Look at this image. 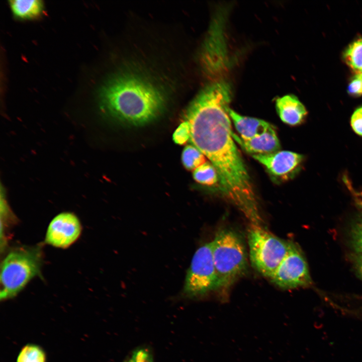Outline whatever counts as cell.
I'll return each mask as SVG.
<instances>
[{
	"mask_svg": "<svg viewBox=\"0 0 362 362\" xmlns=\"http://www.w3.org/2000/svg\"><path fill=\"white\" fill-rule=\"evenodd\" d=\"M81 231L80 221L74 214L62 213L55 216L50 223L45 242L53 246L65 248L78 239Z\"/></svg>",
	"mask_w": 362,
	"mask_h": 362,
	"instance_id": "cell-8",
	"label": "cell"
},
{
	"mask_svg": "<svg viewBox=\"0 0 362 362\" xmlns=\"http://www.w3.org/2000/svg\"><path fill=\"white\" fill-rule=\"evenodd\" d=\"M126 362H153L148 349L140 348L134 350Z\"/></svg>",
	"mask_w": 362,
	"mask_h": 362,
	"instance_id": "cell-20",
	"label": "cell"
},
{
	"mask_svg": "<svg viewBox=\"0 0 362 362\" xmlns=\"http://www.w3.org/2000/svg\"><path fill=\"white\" fill-rule=\"evenodd\" d=\"M10 5L14 15L21 19L35 18L42 13L43 5L41 1H11Z\"/></svg>",
	"mask_w": 362,
	"mask_h": 362,
	"instance_id": "cell-13",
	"label": "cell"
},
{
	"mask_svg": "<svg viewBox=\"0 0 362 362\" xmlns=\"http://www.w3.org/2000/svg\"><path fill=\"white\" fill-rule=\"evenodd\" d=\"M229 115L241 138L243 140L259 136L273 126L263 120L240 115L231 109L229 110Z\"/></svg>",
	"mask_w": 362,
	"mask_h": 362,
	"instance_id": "cell-12",
	"label": "cell"
},
{
	"mask_svg": "<svg viewBox=\"0 0 362 362\" xmlns=\"http://www.w3.org/2000/svg\"><path fill=\"white\" fill-rule=\"evenodd\" d=\"M269 279L279 287L284 289L306 287L311 284L308 264L296 245L292 243L289 251Z\"/></svg>",
	"mask_w": 362,
	"mask_h": 362,
	"instance_id": "cell-7",
	"label": "cell"
},
{
	"mask_svg": "<svg viewBox=\"0 0 362 362\" xmlns=\"http://www.w3.org/2000/svg\"><path fill=\"white\" fill-rule=\"evenodd\" d=\"M359 73V74L360 75V76H361V77H362V72H360V73Z\"/></svg>",
	"mask_w": 362,
	"mask_h": 362,
	"instance_id": "cell-24",
	"label": "cell"
},
{
	"mask_svg": "<svg viewBox=\"0 0 362 362\" xmlns=\"http://www.w3.org/2000/svg\"><path fill=\"white\" fill-rule=\"evenodd\" d=\"M42 251L40 246H22L11 250L1 265V300L15 297L40 273Z\"/></svg>",
	"mask_w": 362,
	"mask_h": 362,
	"instance_id": "cell-4",
	"label": "cell"
},
{
	"mask_svg": "<svg viewBox=\"0 0 362 362\" xmlns=\"http://www.w3.org/2000/svg\"><path fill=\"white\" fill-rule=\"evenodd\" d=\"M126 362V361H125Z\"/></svg>",
	"mask_w": 362,
	"mask_h": 362,
	"instance_id": "cell-25",
	"label": "cell"
},
{
	"mask_svg": "<svg viewBox=\"0 0 362 362\" xmlns=\"http://www.w3.org/2000/svg\"><path fill=\"white\" fill-rule=\"evenodd\" d=\"M350 124L354 132L362 136V107L357 108L353 113Z\"/></svg>",
	"mask_w": 362,
	"mask_h": 362,
	"instance_id": "cell-21",
	"label": "cell"
},
{
	"mask_svg": "<svg viewBox=\"0 0 362 362\" xmlns=\"http://www.w3.org/2000/svg\"><path fill=\"white\" fill-rule=\"evenodd\" d=\"M101 108L107 115L133 125L145 124L160 113L164 105L161 91L133 74L115 76L100 92Z\"/></svg>",
	"mask_w": 362,
	"mask_h": 362,
	"instance_id": "cell-2",
	"label": "cell"
},
{
	"mask_svg": "<svg viewBox=\"0 0 362 362\" xmlns=\"http://www.w3.org/2000/svg\"><path fill=\"white\" fill-rule=\"evenodd\" d=\"M347 90L350 95L354 96H359L362 95V77L359 73L351 79Z\"/></svg>",
	"mask_w": 362,
	"mask_h": 362,
	"instance_id": "cell-22",
	"label": "cell"
},
{
	"mask_svg": "<svg viewBox=\"0 0 362 362\" xmlns=\"http://www.w3.org/2000/svg\"><path fill=\"white\" fill-rule=\"evenodd\" d=\"M205 155L193 145H188L184 149L182 159L188 169H195L206 162Z\"/></svg>",
	"mask_w": 362,
	"mask_h": 362,
	"instance_id": "cell-17",
	"label": "cell"
},
{
	"mask_svg": "<svg viewBox=\"0 0 362 362\" xmlns=\"http://www.w3.org/2000/svg\"><path fill=\"white\" fill-rule=\"evenodd\" d=\"M362 205V203H361ZM352 245L357 253H362V216L354 223L351 229Z\"/></svg>",
	"mask_w": 362,
	"mask_h": 362,
	"instance_id": "cell-18",
	"label": "cell"
},
{
	"mask_svg": "<svg viewBox=\"0 0 362 362\" xmlns=\"http://www.w3.org/2000/svg\"><path fill=\"white\" fill-rule=\"evenodd\" d=\"M276 108L281 120L291 126L301 124L307 114L305 107L296 96L291 94L277 99Z\"/></svg>",
	"mask_w": 362,
	"mask_h": 362,
	"instance_id": "cell-11",
	"label": "cell"
},
{
	"mask_svg": "<svg viewBox=\"0 0 362 362\" xmlns=\"http://www.w3.org/2000/svg\"><path fill=\"white\" fill-rule=\"evenodd\" d=\"M193 176L197 182L208 186L213 185L219 180L215 167L211 162H208L195 169Z\"/></svg>",
	"mask_w": 362,
	"mask_h": 362,
	"instance_id": "cell-16",
	"label": "cell"
},
{
	"mask_svg": "<svg viewBox=\"0 0 362 362\" xmlns=\"http://www.w3.org/2000/svg\"><path fill=\"white\" fill-rule=\"evenodd\" d=\"M190 126L187 122L184 121L174 131L173 139L176 143L182 145L190 140Z\"/></svg>",
	"mask_w": 362,
	"mask_h": 362,
	"instance_id": "cell-19",
	"label": "cell"
},
{
	"mask_svg": "<svg viewBox=\"0 0 362 362\" xmlns=\"http://www.w3.org/2000/svg\"><path fill=\"white\" fill-rule=\"evenodd\" d=\"M233 137L248 153L252 155L267 154L280 151L281 145L274 126L263 134L243 140L233 133Z\"/></svg>",
	"mask_w": 362,
	"mask_h": 362,
	"instance_id": "cell-10",
	"label": "cell"
},
{
	"mask_svg": "<svg viewBox=\"0 0 362 362\" xmlns=\"http://www.w3.org/2000/svg\"><path fill=\"white\" fill-rule=\"evenodd\" d=\"M232 87L225 76L214 78L189 106L184 121L190 141L217 170L222 190L251 223L262 221L256 197L233 137L229 115Z\"/></svg>",
	"mask_w": 362,
	"mask_h": 362,
	"instance_id": "cell-1",
	"label": "cell"
},
{
	"mask_svg": "<svg viewBox=\"0 0 362 362\" xmlns=\"http://www.w3.org/2000/svg\"><path fill=\"white\" fill-rule=\"evenodd\" d=\"M344 58L351 68L359 73L362 72V38L348 46L344 53Z\"/></svg>",
	"mask_w": 362,
	"mask_h": 362,
	"instance_id": "cell-15",
	"label": "cell"
},
{
	"mask_svg": "<svg viewBox=\"0 0 362 362\" xmlns=\"http://www.w3.org/2000/svg\"><path fill=\"white\" fill-rule=\"evenodd\" d=\"M355 261L358 272L362 277V253H358Z\"/></svg>",
	"mask_w": 362,
	"mask_h": 362,
	"instance_id": "cell-23",
	"label": "cell"
},
{
	"mask_svg": "<svg viewBox=\"0 0 362 362\" xmlns=\"http://www.w3.org/2000/svg\"><path fill=\"white\" fill-rule=\"evenodd\" d=\"M248 243L252 265L262 275L269 278L292 244L269 233L261 225L252 224L248 231Z\"/></svg>",
	"mask_w": 362,
	"mask_h": 362,
	"instance_id": "cell-5",
	"label": "cell"
},
{
	"mask_svg": "<svg viewBox=\"0 0 362 362\" xmlns=\"http://www.w3.org/2000/svg\"><path fill=\"white\" fill-rule=\"evenodd\" d=\"M218 289L227 290L247 269L245 245L240 236L229 229L220 230L211 241Z\"/></svg>",
	"mask_w": 362,
	"mask_h": 362,
	"instance_id": "cell-3",
	"label": "cell"
},
{
	"mask_svg": "<svg viewBox=\"0 0 362 362\" xmlns=\"http://www.w3.org/2000/svg\"><path fill=\"white\" fill-rule=\"evenodd\" d=\"M218 289L211 242L195 251L186 276L183 293L190 298L204 296Z\"/></svg>",
	"mask_w": 362,
	"mask_h": 362,
	"instance_id": "cell-6",
	"label": "cell"
},
{
	"mask_svg": "<svg viewBox=\"0 0 362 362\" xmlns=\"http://www.w3.org/2000/svg\"><path fill=\"white\" fill-rule=\"evenodd\" d=\"M16 362H47L46 354L40 346L28 343L21 348Z\"/></svg>",
	"mask_w": 362,
	"mask_h": 362,
	"instance_id": "cell-14",
	"label": "cell"
},
{
	"mask_svg": "<svg viewBox=\"0 0 362 362\" xmlns=\"http://www.w3.org/2000/svg\"><path fill=\"white\" fill-rule=\"evenodd\" d=\"M252 156L277 176H287L298 170L304 159L302 154L290 151H278Z\"/></svg>",
	"mask_w": 362,
	"mask_h": 362,
	"instance_id": "cell-9",
	"label": "cell"
}]
</instances>
